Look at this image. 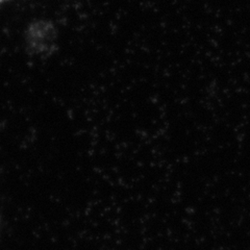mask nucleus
Masks as SVG:
<instances>
[{
    "label": "nucleus",
    "instance_id": "nucleus-1",
    "mask_svg": "<svg viewBox=\"0 0 250 250\" xmlns=\"http://www.w3.org/2000/svg\"><path fill=\"white\" fill-rule=\"evenodd\" d=\"M2 1V0H0V2H1Z\"/></svg>",
    "mask_w": 250,
    "mask_h": 250
}]
</instances>
